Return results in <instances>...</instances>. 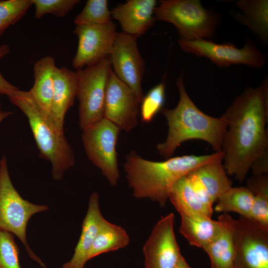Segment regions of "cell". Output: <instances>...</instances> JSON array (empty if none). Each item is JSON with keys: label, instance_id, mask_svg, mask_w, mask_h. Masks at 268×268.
Listing matches in <instances>:
<instances>
[{"label": "cell", "instance_id": "obj_1", "mask_svg": "<svg viewBox=\"0 0 268 268\" xmlns=\"http://www.w3.org/2000/svg\"><path fill=\"white\" fill-rule=\"evenodd\" d=\"M227 124L221 151L227 174L243 182L252 164L268 153V80L248 87L222 115Z\"/></svg>", "mask_w": 268, "mask_h": 268}, {"label": "cell", "instance_id": "obj_2", "mask_svg": "<svg viewBox=\"0 0 268 268\" xmlns=\"http://www.w3.org/2000/svg\"><path fill=\"white\" fill-rule=\"evenodd\" d=\"M223 156L221 151L207 155H186L163 161L145 159L132 150L127 155L124 170L133 196L149 199L164 206L173 185L182 177L202 164Z\"/></svg>", "mask_w": 268, "mask_h": 268}, {"label": "cell", "instance_id": "obj_3", "mask_svg": "<svg viewBox=\"0 0 268 268\" xmlns=\"http://www.w3.org/2000/svg\"><path fill=\"white\" fill-rule=\"evenodd\" d=\"M176 85L179 93L176 107L172 109L163 108L161 111L167 120L168 131L165 140L156 146L158 153L166 159L170 158L178 146L191 139L203 140L215 152L221 151L227 129L224 116L212 117L197 107L185 89L183 73Z\"/></svg>", "mask_w": 268, "mask_h": 268}, {"label": "cell", "instance_id": "obj_4", "mask_svg": "<svg viewBox=\"0 0 268 268\" xmlns=\"http://www.w3.org/2000/svg\"><path fill=\"white\" fill-rule=\"evenodd\" d=\"M8 98L26 116L42 157L51 163L53 179L60 180L75 163L73 151L64 133L58 129L28 91L18 89Z\"/></svg>", "mask_w": 268, "mask_h": 268}, {"label": "cell", "instance_id": "obj_5", "mask_svg": "<svg viewBox=\"0 0 268 268\" xmlns=\"http://www.w3.org/2000/svg\"><path fill=\"white\" fill-rule=\"evenodd\" d=\"M156 20L172 24L180 39L210 40L215 35L218 18L198 0H161L154 10Z\"/></svg>", "mask_w": 268, "mask_h": 268}, {"label": "cell", "instance_id": "obj_6", "mask_svg": "<svg viewBox=\"0 0 268 268\" xmlns=\"http://www.w3.org/2000/svg\"><path fill=\"white\" fill-rule=\"evenodd\" d=\"M48 209L46 205L33 204L20 196L11 182L7 159L3 156L0 164V230L16 235L24 245L30 257L44 268H46L45 264L27 243L26 227L33 214Z\"/></svg>", "mask_w": 268, "mask_h": 268}, {"label": "cell", "instance_id": "obj_7", "mask_svg": "<svg viewBox=\"0 0 268 268\" xmlns=\"http://www.w3.org/2000/svg\"><path fill=\"white\" fill-rule=\"evenodd\" d=\"M112 70L109 57L99 63L77 69L76 97L81 130L104 118L106 86Z\"/></svg>", "mask_w": 268, "mask_h": 268}, {"label": "cell", "instance_id": "obj_8", "mask_svg": "<svg viewBox=\"0 0 268 268\" xmlns=\"http://www.w3.org/2000/svg\"><path fill=\"white\" fill-rule=\"evenodd\" d=\"M120 130L105 118L82 130V141L88 158L113 186L120 177L116 145Z\"/></svg>", "mask_w": 268, "mask_h": 268}, {"label": "cell", "instance_id": "obj_9", "mask_svg": "<svg viewBox=\"0 0 268 268\" xmlns=\"http://www.w3.org/2000/svg\"><path fill=\"white\" fill-rule=\"evenodd\" d=\"M178 43L184 52L206 58L219 67L244 65L259 68L264 67L267 62L263 53L248 38L241 48L230 42L217 44L204 39L189 41L180 39Z\"/></svg>", "mask_w": 268, "mask_h": 268}, {"label": "cell", "instance_id": "obj_10", "mask_svg": "<svg viewBox=\"0 0 268 268\" xmlns=\"http://www.w3.org/2000/svg\"><path fill=\"white\" fill-rule=\"evenodd\" d=\"M233 268H268V228L250 218L233 219Z\"/></svg>", "mask_w": 268, "mask_h": 268}, {"label": "cell", "instance_id": "obj_11", "mask_svg": "<svg viewBox=\"0 0 268 268\" xmlns=\"http://www.w3.org/2000/svg\"><path fill=\"white\" fill-rule=\"evenodd\" d=\"M117 32L111 21L105 24L76 25L73 33L78 38L73 67L81 69L95 65L110 56Z\"/></svg>", "mask_w": 268, "mask_h": 268}, {"label": "cell", "instance_id": "obj_12", "mask_svg": "<svg viewBox=\"0 0 268 268\" xmlns=\"http://www.w3.org/2000/svg\"><path fill=\"white\" fill-rule=\"evenodd\" d=\"M136 38L117 32L109 56L113 71L141 101L144 94L142 80L145 63L137 48Z\"/></svg>", "mask_w": 268, "mask_h": 268}, {"label": "cell", "instance_id": "obj_13", "mask_svg": "<svg viewBox=\"0 0 268 268\" xmlns=\"http://www.w3.org/2000/svg\"><path fill=\"white\" fill-rule=\"evenodd\" d=\"M175 216L170 213L154 226L143 252L145 268H175L182 255L174 233Z\"/></svg>", "mask_w": 268, "mask_h": 268}, {"label": "cell", "instance_id": "obj_14", "mask_svg": "<svg viewBox=\"0 0 268 268\" xmlns=\"http://www.w3.org/2000/svg\"><path fill=\"white\" fill-rule=\"evenodd\" d=\"M140 102L135 92L118 77L112 68L106 86L104 118L120 130L129 132L137 124Z\"/></svg>", "mask_w": 268, "mask_h": 268}, {"label": "cell", "instance_id": "obj_15", "mask_svg": "<svg viewBox=\"0 0 268 268\" xmlns=\"http://www.w3.org/2000/svg\"><path fill=\"white\" fill-rule=\"evenodd\" d=\"M155 0H129L111 10L112 18L118 21L122 32L136 38L154 24Z\"/></svg>", "mask_w": 268, "mask_h": 268}, {"label": "cell", "instance_id": "obj_16", "mask_svg": "<svg viewBox=\"0 0 268 268\" xmlns=\"http://www.w3.org/2000/svg\"><path fill=\"white\" fill-rule=\"evenodd\" d=\"M75 72L67 67H57L54 74L51 115L58 129L64 132L65 115L76 97Z\"/></svg>", "mask_w": 268, "mask_h": 268}, {"label": "cell", "instance_id": "obj_17", "mask_svg": "<svg viewBox=\"0 0 268 268\" xmlns=\"http://www.w3.org/2000/svg\"><path fill=\"white\" fill-rule=\"evenodd\" d=\"M99 195L93 193L90 197L86 214L82 223L81 234L72 257L63 268H84L100 225L104 219L99 206Z\"/></svg>", "mask_w": 268, "mask_h": 268}, {"label": "cell", "instance_id": "obj_18", "mask_svg": "<svg viewBox=\"0 0 268 268\" xmlns=\"http://www.w3.org/2000/svg\"><path fill=\"white\" fill-rule=\"evenodd\" d=\"M56 67L55 60L52 56H45L37 61L33 67L34 84L28 91L42 110L51 119L54 74Z\"/></svg>", "mask_w": 268, "mask_h": 268}, {"label": "cell", "instance_id": "obj_19", "mask_svg": "<svg viewBox=\"0 0 268 268\" xmlns=\"http://www.w3.org/2000/svg\"><path fill=\"white\" fill-rule=\"evenodd\" d=\"M233 219L227 213H222L218 217L222 223V230L216 238L203 249L209 258L210 268H233Z\"/></svg>", "mask_w": 268, "mask_h": 268}, {"label": "cell", "instance_id": "obj_20", "mask_svg": "<svg viewBox=\"0 0 268 268\" xmlns=\"http://www.w3.org/2000/svg\"><path fill=\"white\" fill-rule=\"evenodd\" d=\"M179 228L181 234L190 244L204 249L219 235L222 228V222L206 216L181 215Z\"/></svg>", "mask_w": 268, "mask_h": 268}, {"label": "cell", "instance_id": "obj_21", "mask_svg": "<svg viewBox=\"0 0 268 268\" xmlns=\"http://www.w3.org/2000/svg\"><path fill=\"white\" fill-rule=\"evenodd\" d=\"M236 3L242 13L233 14L234 17L266 43L268 39V0H239Z\"/></svg>", "mask_w": 268, "mask_h": 268}, {"label": "cell", "instance_id": "obj_22", "mask_svg": "<svg viewBox=\"0 0 268 268\" xmlns=\"http://www.w3.org/2000/svg\"><path fill=\"white\" fill-rule=\"evenodd\" d=\"M168 200L180 215L211 217L212 211L206 208L196 197L186 175L173 185Z\"/></svg>", "mask_w": 268, "mask_h": 268}, {"label": "cell", "instance_id": "obj_23", "mask_svg": "<svg viewBox=\"0 0 268 268\" xmlns=\"http://www.w3.org/2000/svg\"><path fill=\"white\" fill-rule=\"evenodd\" d=\"M130 239L126 230L104 218L90 249L88 259L127 246Z\"/></svg>", "mask_w": 268, "mask_h": 268}, {"label": "cell", "instance_id": "obj_24", "mask_svg": "<svg viewBox=\"0 0 268 268\" xmlns=\"http://www.w3.org/2000/svg\"><path fill=\"white\" fill-rule=\"evenodd\" d=\"M253 200V194L248 187H231L217 199L214 210L223 213L236 212L250 218Z\"/></svg>", "mask_w": 268, "mask_h": 268}, {"label": "cell", "instance_id": "obj_25", "mask_svg": "<svg viewBox=\"0 0 268 268\" xmlns=\"http://www.w3.org/2000/svg\"><path fill=\"white\" fill-rule=\"evenodd\" d=\"M247 185L254 195L250 218L268 228V177L254 175L247 180Z\"/></svg>", "mask_w": 268, "mask_h": 268}, {"label": "cell", "instance_id": "obj_26", "mask_svg": "<svg viewBox=\"0 0 268 268\" xmlns=\"http://www.w3.org/2000/svg\"><path fill=\"white\" fill-rule=\"evenodd\" d=\"M111 11L107 0H88L82 11L74 19L76 25L105 24L112 21Z\"/></svg>", "mask_w": 268, "mask_h": 268}, {"label": "cell", "instance_id": "obj_27", "mask_svg": "<svg viewBox=\"0 0 268 268\" xmlns=\"http://www.w3.org/2000/svg\"><path fill=\"white\" fill-rule=\"evenodd\" d=\"M165 99V85L162 82L150 89L144 95L140 104V114L142 122H151L163 109Z\"/></svg>", "mask_w": 268, "mask_h": 268}, {"label": "cell", "instance_id": "obj_28", "mask_svg": "<svg viewBox=\"0 0 268 268\" xmlns=\"http://www.w3.org/2000/svg\"><path fill=\"white\" fill-rule=\"evenodd\" d=\"M35 7L34 17L39 19L45 14H51L58 17L66 16L79 0H32Z\"/></svg>", "mask_w": 268, "mask_h": 268}, {"label": "cell", "instance_id": "obj_29", "mask_svg": "<svg viewBox=\"0 0 268 268\" xmlns=\"http://www.w3.org/2000/svg\"><path fill=\"white\" fill-rule=\"evenodd\" d=\"M19 253L13 235L0 230V268H21Z\"/></svg>", "mask_w": 268, "mask_h": 268}, {"label": "cell", "instance_id": "obj_30", "mask_svg": "<svg viewBox=\"0 0 268 268\" xmlns=\"http://www.w3.org/2000/svg\"><path fill=\"white\" fill-rule=\"evenodd\" d=\"M33 5L32 0H0V19L10 26L18 22Z\"/></svg>", "mask_w": 268, "mask_h": 268}, {"label": "cell", "instance_id": "obj_31", "mask_svg": "<svg viewBox=\"0 0 268 268\" xmlns=\"http://www.w3.org/2000/svg\"><path fill=\"white\" fill-rule=\"evenodd\" d=\"M10 49L8 45L2 44L0 45V60L9 54ZM19 89L11 84L2 76L0 72V94L8 96L13 94Z\"/></svg>", "mask_w": 268, "mask_h": 268}, {"label": "cell", "instance_id": "obj_32", "mask_svg": "<svg viewBox=\"0 0 268 268\" xmlns=\"http://www.w3.org/2000/svg\"><path fill=\"white\" fill-rule=\"evenodd\" d=\"M10 25L0 19V36L2 35Z\"/></svg>", "mask_w": 268, "mask_h": 268}, {"label": "cell", "instance_id": "obj_33", "mask_svg": "<svg viewBox=\"0 0 268 268\" xmlns=\"http://www.w3.org/2000/svg\"><path fill=\"white\" fill-rule=\"evenodd\" d=\"M175 268H191L184 257H183Z\"/></svg>", "mask_w": 268, "mask_h": 268}, {"label": "cell", "instance_id": "obj_34", "mask_svg": "<svg viewBox=\"0 0 268 268\" xmlns=\"http://www.w3.org/2000/svg\"><path fill=\"white\" fill-rule=\"evenodd\" d=\"M12 112L11 111H1L0 112V123L3 120L6 119L8 116L12 114Z\"/></svg>", "mask_w": 268, "mask_h": 268}, {"label": "cell", "instance_id": "obj_35", "mask_svg": "<svg viewBox=\"0 0 268 268\" xmlns=\"http://www.w3.org/2000/svg\"><path fill=\"white\" fill-rule=\"evenodd\" d=\"M2 111L1 110V104H0V112Z\"/></svg>", "mask_w": 268, "mask_h": 268}, {"label": "cell", "instance_id": "obj_36", "mask_svg": "<svg viewBox=\"0 0 268 268\" xmlns=\"http://www.w3.org/2000/svg\"></svg>", "mask_w": 268, "mask_h": 268}]
</instances>
